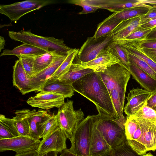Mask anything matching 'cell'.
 <instances>
[{
    "instance_id": "1",
    "label": "cell",
    "mask_w": 156,
    "mask_h": 156,
    "mask_svg": "<svg viewBox=\"0 0 156 156\" xmlns=\"http://www.w3.org/2000/svg\"><path fill=\"white\" fill-rule=\"evenodd\" d=\"M71 85L74 92L85 97L95 105L101 118L114 120L118 122L109 93L97 72L88 74Z\"/></svg>"
},
{
    "instance_id": "2",
    "label": "cell",
    "mask_w": 156,
    "mask_h": 156,
    "mask_svg": "<svg viewBox=\"0 0 156 156\" xmlns=\"http://www.w3.org/2000/svg\"><path fill=\"white\" fill-rule=\"evenodd\" d=\"M105 83L112 101L118 122L125 127L126 119L123 115L127 86L130 77L129 71L119 64L97 72Z\"/></svg>"
},
{
    "instance_id": "3",
    "label": "cell",
    "mask_w": 156,
    "mask_h": 156,
    "mask_svg": "<svg viewBox=\"0 0 156 156\" xmlns=\"http://www.w3.org/2000/svg\"><path fill=\"white\" fill-rule=\"evenodd\" d=\"M8 35L12 40L28 44L59 55H66L72 48L65 44L62 39L54 37H44L34 34L30 31H9Z\"/></svg>"
},
{
    "instance_id": "4",
    "label": "cell",
    "mask_w": 156,
    "mask_h": 156,
    "mask_svg": "<svg viewBox=\"0 0 156 156\" xmlns=\"http://www.w3.org/2000/svg\"><path fill=\"white\" fill-rule=\"evenodd\" d=\"M98 115H88L78 126L70 141V151L78 156H89L93 126Z\"/></svg>"
},
{
    "instance_id": "5",
    "label": "cell",
    "mask_w": 156,
    "mask_h": 156,
    "mask_svg": "<svg viewBox=\"0 0 156 156\" xmlns=\"http://www.w3.org/2000/svg\"><path fill=\"white\" fill-rule=\"evenodd\" d=\"M73 101L68 100L58 110L56 114L58 126L70 141L78 126L84 119L81 109L75 111Z\"/></svg>"
},
{
    "instance_id": "6",
    "label": "cell",
    "mask_w": 156,
    "mask_h": 156,
    "mask_svg": "<svg viewBox=\"0 0 156 156\" xmlns=\"http://www.w3.org/2000/svg\"><path fill=\"white\" fill-rule=\"evenodd\" d=\"M56 3L50 0H27L9 5H1L0 13L16 23L26 14Z\"/></svg>"
},
{
    "instance_id": "7",
    "label": "cell",
    "mask_w": 156,
    "mask_h": 156,
    "mask_svg": "<svg viewBox=\"0 0 156 156\" xmlns=\"http://www.w3.org/2000/svg\"><path fill=\"white\" fill-rule=\"evenodd\" d=\"M113 40L111 32L101 37L94 36L87 38L77 55V60L86 62L94 59L103 50L105 49Z\"/></svg>"
},
{
    "instance_id": "8",
    "label": "cell",
    "mask_w": 156,
    "mask_h": 156,
    "mask_svg": "<svg viewBox=\"0 0 156 156\" xmlns=\"http://www.w3.org/2000/svg\"><path fill=\"white\" fill-rule=\"evenodd\" d=\"M97 127L111 148L126 141L125 127L114 120L102 119L99 116Z\"/></svg>"
},
{
    "instance_id": "9",
    "label": "cell",
    "mask_w": 156,
    "mask_h": 156,
    "mask_svg": "<svg viewBox=\"0 0 156 156\" xmlns=\"http://www.w3.org/2000/svg\"><path fill=\"white\" fill-rule=\"evenodd\" d=\"M133 119L139 125L142 133L140 138L132 149L140 155L146 154L150 151H155L156 123L142 119Z\"/></svg>"
},
{
    "instance_id": "10",
    "label": "cell",
    "mask_w": 156,
    "mask_h": 156,
    "mask_svg": "<svg viewBox=\"0 0 156 156\" xmlns=\"http://www.w3.org/2000/svg\"><path fill=\"white\" fill-rule=\"evenodd\" d=\"M41 142L40 140L23 136L0 139V151H12L20 154L37 150Z\"/></svg>"
},
{
    "instance_id": "11",
    "label": "cell",
    "mask_w": 156,
    "mask_h": 156,
    "mask_svg": "<svg viewBox=\"0 0 156 156\" xmlns=\"http://www.w3.org/2000/svg\"><path fill=\"white\" fill-rule=\"evenodd\" d=\"M73 62L79 69H90L95 72H103L108 67L116 64L120 65L118 58L106 49L102 50L94 59L89 62H80L76 59Z\"/></svg>"
},
{
    "instance_id": "12",
    "label": "cell",
    "mask_w": 156,
    "mask_h": 156,
    "mask_svg": "<svg viewBox=\"0 0 156 156\" xmlns=\"http://www.w3.org/2000/svg\"><path fill=\"white\" fill-rule=\"evenodd\" d=\"M65 98L62 95L58 94L40 92L35 96L29 98L27 102L32 107L48 110L61 107L65 103Z\"/></svg>"
},
{
    "instance_id": "13",
    "label": "cell",
    "mask_w": 156,
    "mask_h": 156,
    "mask_svg": "<svg viewBox=\"0 0 156 156\" xmlns=\"http://www.w3.org/2000/svg\"><path fill=\"white\" fill-rule=\"evenodd\" d=\"M151 92L139 88L130 90L126 97L127 103L124 108L126 118L132 117L146 104Z\"/></svg>"
},
{
    "instance_id": "14",
    "label": "cell",
    "mask_w": 156,
    "mask_h": 156,
    "mask_svg": "<svg viewBox=\"0 0 156 156\" xmlns=\"http://www.w3.org/2000/svg\"><path fill=\"white\" fill-rule=\"evenodd\" d=\"M67 138L63 131L59 127L45 138L41 140L37 152L39 154L51 151L61 153L67 149Z\"/></svg>"
},
{
    "instance_id": "15",
    "label": "cell",
    "mask_w": 156,
    "mask_h": 156,
    "mask_svg": "<svg viewBox=\"0 0 156 156\" xmlns=\"http://www.w3.org/2000/svg\"><path fill=\"white\" fill-rule=\"evenodd\" d=\"M30 128L31 138L40 140L43 129L51 115L42 110L37 111L35 109L30 110L24 109Z\"/></svg>"
},
{
    "instance_id": "16",
    "label": "cell",
    "mask_w": 156,
    "mask_h": 156,
    "mask_svg": "<svg viewBox=\"0 0 156 156\" xmlns=\"http://www.w3.org/2000/svg\"><path fill=\"white\" fill-rule=\"evenodd\" d=\"M89 3L114 12L145 5L141 0H86Z\"/></svg>"
},
{
    "instance_id": "17",
    "label": "cell",
    "mask_w": 156,
    "mask_h": 156,
    "mask_svg": "<svg viewBox=\"0 0 156 156\" xmlns=\"http://www.w3.org/2000/svg\"><path fill=\"white\" fill-rule=\"evenodd\" d=\"M13 68V85L18 88L22 94L36 91L30 78L19 59L16 61Z\"/></svg>"
},
{
    "instance_id": "18",
    "label": "cell",
    "mask_w": 156,
    "mask_h": 156,
    "mask_svg": "<svg viewBox=\"0 0 156 156\" xmlns=\"http://www.w3.org/2000/svg\"><path fill=\"white\" fill-rule=\"evenodd\" d=\"M37 91L58 94L65 98L72 97L74 92L71 84L58 79H48Z\"/></svg>"
},
{
    "instance_id": "19",
    "label": "cell",
    "mask_w": 156,
    "mask_h": 156,
    "mask_svg": "<svg viewBox=\"0 0 156 156\" xmlns=\"http://www.w3.org/2000/svg\"><path fill=\"white\" fill-rule=\"evenodd\" d=\"M67 55H58L50 66L30 79L36 91L51 78L65 60Z\"/></svg>"
},
{
    "instance_id": "20",
    "label": "cell",
    "mask_w": 156,
    "mask_h": 156,
    "mask_svg": "<svg viewBox=\"0 0 156 156\" xmlns=\"http://www.w3.org/2000/svg\"><path fill=\"white\" fill-rule=\"evenodd\" d=\"M98 117L94 123L91 136L89 156H101L111 148L97 127Z\"/></svg>"
},
{
    "instance_id": "21",
    "label": "cell",
    "mask_w": 156,
    "mask_h": 156,
    "mask_svg": "<svg viewBox=\"0 0 156 156\" xmlns=\"http://www.w3.org/2000/svg\"><path fill=\"white\" fill-rule=\"evenodd\" d=\"M140 16L123 20L112 31L113 42L123 39L137 30L140 25Z\"/></svg>"
},
{
    "instance_id": "22",
    "label": "cell",
    "mask_w": 156,
    "mask_h": 156,
    "mask_svg": "<svg viewBox=\"0 0 156 156\" xmlns=\"http://www.w3.org/2000/svg\"><path fill=\"white\" fill-rule=\"evenodd\" d=\"M129 71L133 78L144 89L151 92L156 89V80L135 65L129 62Z\"/></svg>"
},
{
    "instance_id": "23",
    "label": "cell",
    "mask_w": 156,
    "mask_h": 156,
    "mask_svg": "<svg viewBox=\"0 0 156 156\" xmlns=\"http://www.w3.org/2000/svg\"><path fill=\"white\" fill-rule=\"evenodd\" d=\"M47 52L44 49L37 47L28 44L23 43L11 50L5 49L3 50L0 56L12 55L17 57L20 55H33L35 56L44 54Z\"/></svg>"
},
{
    "instance_id": "24",
    "label": "cell",
    "mask_w": 156,
    "mask_h": 156,
    "mask_svg": "<svg viewBox=\"0 0 156 156\" xmlns=\"http://www.w3.org/2000/svg\"><path fill=\"white\" fill-rule=\"evenodd\" d=\"M123 20L116 17L113 13L98 24L93 36L98 38L109 33Z\"/></svg>"
},
{
    "instance_id": "25",
    "label": "cell",
    "mask_w": 156,
    "mask_h": 156,
    "mask_svg": "<svg viewBox=\"0 0 156 156\" xmlns=\"http://www.w3.org/2000/svg\"><path fill=\"white\" fill-rule=\"evenodd\" d=\"M120 45L126 53L134 55L145 62L156 73V63L142 51L138 41H133Z\"/></svg>"
},
{
    "instance_id": "26",
    "label": "cell",
    "mask_w": 156,
    "mask_h": 156,
    "mask_svg": "<svg viewBox=\"0 0 156 156\" xmlns=\"http://www.w3.org/2000/svg\"><path fill=\"white\" fill-rule=\"evenodd\" d=\"M20 136L12 118L0 115V139H9Z\"/></svg>"
},
{
    "instance_id": "27",
    "label": "cell",
    "mask_w": 156,
    "mask_h": 156,
    "mask_svg": "<svg viewBox=\"0 0 156 156\" xmlns=\"http://www.w3.org/2000/svg\"><path fill=\"white\" fill-rule=\"evenodd\" d=\"M15 114L16 116L13 117L12 119L20 136L31 138L30 126L24 109L16 111Z\"/></svg>"
},
{
    "instance_id": "28",
    "label": "cell",
    "mask_w": 156,
    "mask_h": 156,
    "mask_svg": "<svg viewBox=\"0 0 156 156\" xmlns=\"http://www.w3.org/2000/svg\"><path fill=\"white\" fill-rule=\"evenodd\" d=\"M58 55L55 52L48 51L36 56L34 66V77L50 66Z\"/></svg>"
},
{
    "instance_id": "29",
    "label": "cell",
    "mask_w": 156,
    "mask_h": 156,
    "mask_svg": "<svg viewBox=\"0 0 156 156\" xmlns=\"http://www.w3.org/2000/svg\"><path fill=\"white\" fill-rule=\"evenodd\" d=\"M151 7V6L146 4L114 12L115 16L122 20L142 16L146 14Z\"/></svg>"
},
{
    "instance_id": "30",
    "label": "cell",
    "mask_w": 156,
    "mask_h": 156,
    "mask_svg": "<svg viewBox=\"0 0 156 156\" xmlns=\"http://www.w3.org/2000/svg\"><path fill=\"white\" fill-rule=\"evenodd\" d=\"M94 72L90 69H79L73 62L69 70L58 79L71 84L85 75Z\"/></svg>"
},
{
    "instance_id": "31",
    "label": "cell",
    "mask_w": 156,
    "mask_h": 156,
    "mask_svg": "<svg viewBox=\"0 0 156 156\" xmlns=\"http://www.w3.org/2000/svg\"><path fill=\"white\" fill-rule=\"evenodd\" d=\"M79 50V49L72 48L65 60L49 79H58L67 73L69 70Z\"/></svg>"
},
{
    "instance_id": "32",
    "label": "cell",
    "mask_w": 156,
    "mask_h": 156,
    "mask_svg": "<svg viewBox=\"0 0 156 156\" xmlns=\"http://www.w3.org/2000/svg\"><path fill=\"white\" fill-rule=\"evenodd\" d=\"M106 49L118 58L120 65L129 71V62L127 54L120 44L112 41Z\"/></svg>"
},
{
    "instance_id": "33",
    "label": "cell",
    "mask_w": 156,
    "mask_h": 156,
    "mask_svg": "<svg viewBox=\"0 0 156 156\" xmlns=\"http://www.w3.org/2000/svg\"><path fill=\"white\" fill-rule=\"evenodd\" d=\"M101 156H140L127 144L126 141L116 147L111 148Z\"/></svg>"
},
{
    "instance_id": "34",
    "label": "cell",
    "mask_w": 156,
    "mask_h": 156,
    "mask_svg": "<svg viewBox=\"0 0 156 156\" xmlns=\"http://www.w3.org/2000/svg\"><path fill=\"white\" fill-rule=\"evenodd\" d=\"M153 28L144 29L140 27L137 30L132 32L124 39L115 43L121 45L133 41L145 40L148 34Z\"/></svg>"
},
{
    "instance_id": "35",
    "label": "cell",
    "mask_w": 156,
    "mask_h": 156,
    "mask_svg": "<svg viewBox=\"0 0 156 156\" xmlns=\"http://www.w3.org/2000/svg\"><path fill=\"white\" fill-rule=\"evenodd\" d=\"M127 53L129 62L135 65L156 80V73L145 62L134 55Z\"/></svg>"
},
{
    "instance_id": "36",
    "label": "cell",
    "mask_w": 156,
    "mask_h": 156,
    "mask_svg": "<svg viewBox=\"0 0 156 156\" xmlns=\"http://www.w3.org/2000/svg\"><path fill=\"white\" fill-rule=\"evenodd\" d=\"M128 118L142 119L156 123V111L147 106L146 104L134 115Z\"/></svg>"
},
{
    "instance_id": "37",
    "label": "cell",
    "mask_w": 156,
    "mask_h": 156,
    "mask_svg": "<svg viewBox=\"0 0 156 156\" xmlns=\"http://www.w3.org/2000/svg\"><path fill=\"white\" fill-rule=\"evenodd\" d=\"M35 55H20L17 56L30 79L34 76V66Z\"/></svg>"
},
{
    "instance_id": "38",
    "label": "cell",
    "mask_w": 156,
    "mask_h": 156,
    "mask_svg": "<svg viewBox=\"0 0 156 156\" xmlns=\"http://www.w3.org/2000/svg\"><path fill=\"white\" fill-rule=\"evenodd\" d=\"M58 127L56 114H53L44 127L40 139H44Z\"/></svg>"
},
{
    "instance_id": "39",
    "label": "cell",
    "mask_w": 156,
    "mask_h": 156,
    "mask_svg": "<svg viewBox=\"0 0 156 156\" xmlns=\"http://www.w3.org/2000/svg\"><path fill=\"white\" fill-rule=\"evenodd\" d=\"M68 3L79 5L82 7L81 11L78 12L79 15L94 12L99 8L87 2L86 0H72L68 1Z\"/></svg>"
},
{
    "instance_id": "40",
    "label": "cell",
    "mask_w": 156,
    "mask_h": 156,
    "mask_svg": "<svg viewBox=\"0 0 156 156\" xmlns=\"http://www.w3.org/2000/svg\"><path fill=\"white\" fill-rule=\"evenodd\" d=\"M138 126V123L135 119L126 118L125 124V130L127 141L132 140L134 133Z\"/></svg>"
},
{
    "instance_id": "41",
    "label": "cell",
    "mask_w": 156,
    "mask_h": 156,
    "mask_svg": "<svg viewBox=\"0 0 156 156\" xmlns=\"http://www.w3.org/2000/svg\"><path fill=\"white\" fill-rule=\"evenodd\" d=\"M138 43L141 48L156 49V39H145L138 41Z\"/></svg>"
},
{
    "instance_id": "42",
    "label": "cell",
    "mask_w": 156,
    "mask_h": 156,
    "mask_svg": "<svg viewBox=\"0 0 156 156\" xmlns=\"http://www.w3.org/2000/svg\"><path fill=\"white\" fill-rule=\"evenodd\" d=\"M146 105L156 111V89L151 92Z\"/></svg>"
},
{
    "instance_id": "43",
    "label": "cell",
    "mask_w": 156,
    "mask_h": 156,
    "mask_svg": "<svg viewBox=\"0 0 156 156\" xmlns=\"http://www.w3.org/2000/svg\"><path fill=\"white\" fill-rule=\"evenodd\" d=\"M140 48L147 57L156 63V49L141 48L140 47Z\"/></svg>"
},
{
    "instance_id": "44",
    "label": "cell",
    "mask_w": 156,
    "mask_h": 156,
    "mask_svg": "<svg viewBox=\"0 0 156 156\" xmlns=\"http://www.w3.org/2000/svg\"><path fill=\"white\" fill-rule=\"evenodd\" d=\"M156 27V19L151 20L148 22L140 25L141 28H154Z\"/></svg>"
},
{
    "instance_id": "45",
    "label": "cell",
    "mask_w": 156,
    "mask_h": 156,
    "mask_svg": "<svg viewBox=\"0 0 156 156\" xmlns=\"http://www.w3.org/2000/svg\"><path fill=\"white\" fill-rule=\"evenodd\" d=\"M15 156H40V154L38 153L37 150L22 154L16 153Z\"/></svg>"
},
{
    "instance_id": "46",
    "label": "cell",
    "mask_w": 156,
    "mask_h": 156,
    "mask_svg": "<svg viewBox=\"0 0 156 156\" xmlns=\"http://www.w3.org/2000/svg\"><path fill=\"white\" fill-rule=\"evenodd\" d=\"M146 39H156V27H154L148 34Z\"/></svg>"
},
{
    "instance_id": "47",
    "label": "cell",
    "mask_w": 156,
    "mask_h": 156,
    "mask_svg": "<svg viewBox=\"0 0 156 156\" xmlns=\"http://www.w3.org/2000/svg\"><path fill=\"white\" fill-rule=\"evenodd\" d=\"M59 156H78L73 154L67 148L63 150Z\"/></svg>"
},
{
    "instance_id": "48",
    "label": "cell",
    "mask_w": 156,
    "mask_h": 156,
    "mask_svg": "<svg viewBox=\"0 0 156 156\" xmlns=\"http://www.w3.org/2000/svg\"><path fill=\"white\" fill-rule=\"evenodd\" d=\"M59 152L56 151L47 152L40 154V156H58Z\"/></svg>"
},
{
    "instance_id": "49",
    "label": "cell",
    "mask_w": 156,
    "mask_h": 156,
    "mask_svg": "<svg viewBox=\"0 0 156 156\" xmlns=\"http://www.w3.org/2000/svg\"><path fill=\"white\" fill-rule=\"evenodd\" d=\"M144 2L146 4L156 7V0H145Z\"/></svg>"
},
{
    "instance_id": "50",
    "label": "cell",
    "mask_w": 156,
    "mask_h": 156,
    "mask_svg": "<svg viewBox=\"0 0 156 156\" xmlns=\"http://www.w3.org/2000/svg\"><path fill=\"white\" fill-rule=\"evenodd\" d=\"M5 44V40L4 37L2 36L0 37V50L1 51L2 49H4V46Z\"/></svg>"
},
{
    "instance_id": "51",
    "label": "cell",
    "mask_w": 156,
    "mask_h": 156,
    "mask_svg": "<svg viewBox=\"0 0 156 156\" xmlns=\"http://www.w3.org/2000/svg\"><path fill=\"white\" fill-rule=\"evenodd\" d=\"M140 156H154L151 153H149L147 154H145L140 155Z\"/></svg>"
}]
</instances>
